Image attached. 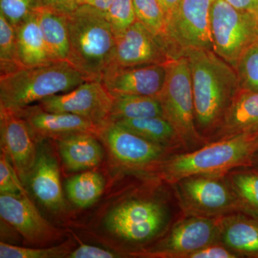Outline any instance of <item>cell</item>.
I'll return each mask as SVG.
<instances>
[{
	"label": "cell",
	"mask_w": 258,
	"mask_h": 258,
	"mask_svg": "<svg viewBox=\"0 0 258 258\" xmlns=\"http://www.w3.org/2000/svg\"><path fill=\"white\" fill-rule=\"evenodd\" d=\"M183 55L191 72L195 125L208 143L240 89L238 77L235 69L213 50L193 49Z\"/></svg>",
	"instance_id": "1"
},
{
	"label": "cell",
	"mask_w": 258,
	"mask_h": 258,
	"mask_svg": "<svg viewBox=\"0 0 258 258\" xmlns=\"http://www.w3.org/2000/svg\"><path fill=\"white\" fill-rule=\"evenodd\" d=\"M258 147V132L244 133L213 141L196 150L166 157L155 166L157 174L169 184L199 174H223L252 166V157Z\"/></svg>",
	"instance_id": "2"
},
{
	"label": "cell",
	"mask_w": 258,
	"mask_h": 258,
	"mask_svg": "<svg viewBox=\"0 0 258 258\" xmlns=\"http://www.w3.org/2000/svg\"><path fill=\"white\" fill-rule=\"evenodd\" d=\"M70 40L68 62L86 81H101L113 62L115 36L106 13L88 5H80L67 15Z\"/></svg>",
	"instance_id": "3"
},
{
	"label": "cell",
	"mask_w": 258,
	"mask_h": 258,
	"mask_svg": "<svg viewBox=\"0 0 258 258\" xmlns=\"http://www.w3.org/2000/svg\"><path fill=\"white\" fill-rule=\"evenodd\" d=\"M85 81L68 61L23 68L0 77V108L18 111L46 97L69 92Z\"/></svg>",
	"instance_id": "4"
},
{
	"label": "cell",
	"mask_w": 258,
	"mask_h": 258,
	"mask_svg": "<svg viewBox=\"0 0 258 258\" xmlns=\"http://www.w3.org/2000/svg\"><path fill=\"white\" fill-rule=\"evenodd\" d=\"M165 83L159 96L164 118L174 127L185 152L196 150L207 143L195 125L191 72L184 55L166 63Z\"/></svg>",
	"instance_id": "5"
},
{
	"label": "cell",
	"mask_w": 258,
	"mask_h": 258,
	"mask_svg": "<svg viewBox=\"0 0 258 258\" xmlns=\"http://www.w3.org/2000/svg\"><path fill=\"white\" fill-rule=\"evenodd\" d=\"M172 185L186 216L213 218L242 212L226 174L190 176Z\"/></svg>",
	"instance_id": "6"
},
{
	"label": "cell",
	"mask_w": 258,
	"mask_h": 258,
	"mask_svg": "<svg viewBox=\"0 0 258 258\" xmlns=\"http://www.w3.org/2000/svg\"><path fill=\"white\" fill-rule=\"evenodd\" d=\"M214 0H181L174 13L166 19L161 41L171 58L186 51L207 49L214 51L210 12Z\"/></svg>",
	"instance_id": "7"
},
{
	"label": "cell",
	"mask_w": 258,
	"mask_h": 258,
	"mask_svg": "<svg viewBox=\"0 0 258 258\" xmlns=\"http://www.w3.org/2000/svg\"><path fill=\"white\" fill-rule=\"evenodd\" d=\"M210 29L214 52L234 69L246 49L258 40L255 14L235 9L225 0H214Z\"/></svg>",
	"instance_id": "8"
},
{
	"label": "cell",
	"mask_w": 258,
	"mask_h": 258,
	"mask_svg": "<svg viewBox=\"0 0 258 258\" xmlns=\"http://www.w3.org/2000/svg\"><path fill=\"white\" fill-rule=\"evenodd\" d=\"M167 212L154 200H130L120 204L106 216L105 224L112 234L132 242H142L157 236L165 227Z\"/></svg>",
	"instance_id": "9"
},
{
	"label": "cell",
	"mask_w": 258,
	"mask_h": 258,
	"mask_svg": "<svg viewBox=\"0 0 258 258\" xmlns=\"http://www.w3.org/2000/svg\"><path fill=\"white\" fill-rule=\"evenodd\" d=\"M113 100L101 81H86L69 92L46 97L37 104L46 111L79 115L101 130L111 122Z\"/></svg>",
	"instance_id": "10"
},
{
	"label": "cell",
	"mask_w": 258,
	"mask_h": 258,
	"mask_svg": "<svg viewBox=\"0 0 258 258\" xmlns=\"http://www.w3.org/2000/svg\"><path fill=\"white\" fill-rule=\"evenodd\" d=\"M220 243V217L188 216L176 223L152 257L186 258L191 252Z\"/></svg>",
	"instance_id": "11"
},
{
	"label": "cell",
	"mask_w": 258,
	"mask_h": 258,
	"mask_svg": "<svg viewBox=\"0 0 258 258\" xmlns=\"http://www.w3.org/2000/svg\"><path fill=\"white\" fill-rule=\"evenodd\" d=\"M98 135L115 160L132 169L152 168L167 157L166 155L171 150L139 137L113 122L103 126Z\"/></svg>",
	"instance_id": "12"
},
{
	"label": "cell",
	"mask_w": 258,
	"mask_h": 258,
	"mask_svg": "<svg viewBox=\"0 0 258 258\" xmlns=\"http://www.w3.org/2000/svg\"><path fill=\"white\" fill-rule=\"evenodd\" d=\"M0 215L30 243L45 245L62 237V231L42 216L28 195L0 194Z\"/></svg>",
	"instance_id": "13"
},
{
	"label": "cell",
	"mask_w": 258,
	"mask_h": 258,
	"mask_svg": "<svg viewBox=\"0 0 258 258\" xmlns=\"http://www.w3.org/2000/svg\"><path fill=\"white\" fill-rule=\"evenodd\" d=\"M38 139L28 123L15 112L0 108V144L25 185L36 159Z\"/></svg>",
	"instance_id": "14"
},
{
	"label": "cell",
	"mask_w": 258,
	"mask_h": 258,
	"mask_svg": "<svg viewBox=\"0 0 258 258\" xmlns=\"http://www.w3.org/2000/svg\"><path fill=\"white\" fill-rule=\"evenodd\" d=\"M171 59L161 39L138 20L115 37V55L111 64L134 67L164 64Z\"/></svg>",
	"instance_id": "15"
},
{
	"label": "cell",
	"mask_w": 258,
	"mask_h": 258,
	"mask_svg": "<svg viewBox=\"0 0 258 258\" xmlns=\"http://www.w3.org/2000/svg\"><path fill=\"white\" fill-rule=\"evenodd\" d=\"M166 76V63L121 67L111 64L101 82L112 96L120 95L159 96Z\"/></svg>",
	"instance_id": "16"
},
{
	"label": "cell",
	"mask_w": 258,
	"mask_h": 258,
	"mask_svg": "<svg viewBox=\"0 0 258 258\" xmlns=\"http://www.w3.org/2000/svg\"><path fill=\"white\" fill-rule=\"evenodd\" d=\"M49 139L39 141L35 164L27 177V184L35 198L50 211L64 207L58 161Z\"/></svg>",
	"instance_id": "17"
},
{
	"label": "cell",
	"mask_w": 258,
	"mask_h": 258,
	"mask_svg": "<svg viewBox=\"0 0 258 258\" xmlns=\"http://www.w3.org/2000/svg\"><path fill=\"white\" fill-rule=\"evenodd\" d=\"M30 125L38 141L55 139L71 134L91 133L98 135L100 128L79 115L45 111L38 104L14 111Z\"/></svg>",
	"instance_id": "18"
},
{
	"label": "cell",
	"mask_w": 258,
	"mask_h": 258,
	"mask_svg": "<svg viewBox=\"0 0 258 258\" xmlns=\"http://www.w3.org/2000/svg\"><path fill=\"white\" fill-rule=\"evenodd\" d=\"M220 243L239 257L258 258V220L242 213L220 217Z\"/></svg>",
	"instance_id": "19"
},
{
	"label": "cell",
	"mask_w": 258,
	"mask_h": 258,
	"mask_svg": "<svg viewBox=\"0 0 258 258\" xmlns=\"http://www.w3.org/2000/svg\"><path fill=\"white\" fill-rule=\"evenodd\" d=\"M258 132V92L240 89L226 111L210 142ZM209 143V142H208Z\"/></svg>",
	"instance_id": "20"
},
{
	"label": "cell",
	"mask_w": 258,
	"mask_h": 258,
	"mask_svg": "<svg viewBox=\"0 0 258 258\" xmlns=\"http://www.w3.org/2000/svg\"><path fill=\"white\" fill-rule=\"evenodd\" d=\"M96 136L78 133L55 139L59 154L68 170L84 171L101 164L104 151Z\"/></svg>",
	"instance_id": "21"
},
{
	"label": "cell",
	"mask_w": 258,
	"mask_h": 258,
	"mask_svg": "<svg viewBox=\"0 0 258 258\" xmlns=\"http://www.w3.org/2000/svg\"><path fill=\"white\" fill-rule=\"evenodd\" d=\"M19 62L23 68L46 66L51 59L40 26L36 11L15 27Z\"/></svg>",
	"instance_id": "22"
},
{
	"label": "cell",
	"mask_w": 258,
	"mask_h": 258,
	"mask_svg": "<svg viewBox=\"0 0 258 258\" xmlns=\"http://www.w3.org/2000/svg\"><path fill=\"white\" fill-rule=\"evenodd\" d=\"M36 14L51 59L54 62L68 61L70 40L67 15L43 6L36 10Z\"/></svg>",
	"instance_id": "23"
},
{
	"label": "cell",
	"mask_w": 258,
	"mask_h": 258,
	"mask_svg": "<svg viewBox=\"0 0 258 258\" xmlns=\"http://www.w3.org/2000/svg\"><path fill=\"white\" fill-rule=\"evenodd\" d=\"M113 123L139 137L169 149H183L174 127L164 117L121 119Z\"/></svg>",
	"instance_id": "24"
},
{
	"label": "cell",
	"mask_w": 258,
	"mask_h": 258,
	"mask_svg": "<svg viewBox=\"0 0 258 258\" xmlns=\"http://www.w3.org/2000/svg\"><path fill=\"white\" fill-rule=\"evenodd\" d=\"M227 181L234 191L242 213L258 220V169L244 166L229 171Z\"/></svg>",
	"instance_id": "25"
},
{
	"label": "cell",
	"mask_w": 258,
	"mask_h": 258,
	"mask_svg": "<svg viewBox=\"0 0 258 258\" xmlns=\"http://www.w3.org/2000/svg\"><path fill=\"white\" fill-rule=\"evenodd\" d=\"M110 121L121 119L164 117L162 107L157 96L120 95L113 97Z\"/></svg>",
	"instance_id": "26"
},
{
	"label": "cell",
	"mask_w": 258,
	"mask_h": 258,
	"mask_svg": "<svg viewBox=\"0 0 258 258\" xmlns=\"http://www.w3.org/2000/svg\"><path fill=\"white\" fill-rule=\"evenodd\" d=\"M103 176L96 171H86L67 180L66 189L68 198L76 206L86 208L99 198L104 189Z\"/></svg>",
	"instance_id": "27"
},
{
	"label": "cell",
	"mask_w": 258,
	"mask_h": 258,
	"mask_svg": "<svg viewBox=\"0 0 258 258\" xmlns=\"http://www.w3.org/2000/svg\"><path fill=\"white\" fill-rule=\"evenodd\" d=\"M22 69L18 60L15 27L0 13V77Z\"/></svg>",
	"instance_id": "28"
},
{
	"label": "cell",
	"mask_w": 258,
	"mask_h": 258,
	"mask_svg": "<svg viewBox=\"0 0 258 258\" xmlns=\"http://www.w3.org/2000/svg\"><path fill=\"white\" fill-rule=\"evenodd\" d=\"M235 69L241 89L258 92V40L246 49Z\"/></svg>",
	"instance_id": "29"
},
{
	"label": "cell",
	"mask_w": 258,
	"mask_h": 258,
	"mask_svg": "<svg viewBox=\"0 0 258 258\" xmlns=\"http://www.w3.org/2000/svg\"><path fill=\"white\" fill-rule=\"evenodd\" d=\"M137 20L156 36L161 37L166 28V17L157 0H133Z\"/></svg>",
	"instance_id": "30"
},
{
	"label": "cell",
	"mask_w": 258,
	"mask_h": 258,
	"mask_svg": "<svg viewBox=\"0 0 258 258\" xmlns=\"http://www.w3.org/2000/svg\"><path fill=\"white\" fill-rule=\"evenodd\" d=\"M72 242H66L60 245L45 248H28L1 242V258H60L68 257L71 252Z\"/></svg>",
	"instance_id": "31"
},
{
	"label": "cell",
	"mask_w": 258,
	"mask_h": 258,
	"mask_svg": "<svg viewBox=\"0 0 258 258\" xmlns=\"http://www.w3.org/2000/svg\"><path fill=\"white\" fill-rule=\"evenodd\" d=\"M105 13L115 37L123 33L137 20L133 0H114Z\"/></svg>",
	"instance_id": "32"
},
{
	"label": "cell",
	"mask_w": 258,
	"mask_h": 258,
	"mask_svg": "<svg viewBox=\"0 0 258 258\" xmlns=\"http://www.w3.org/2000/svg\"><path fill=\"white\" fill-rule=\"evenodd\" d=\"M41 7L42 0H0V13L15 28Z\"/></svg>",
	"instance_id": "33"
},
{
	"label": "cell",
	"mask_w": 258,
	"mask_h": 258,
	"mask_svg": "<svg viewBox=\"0 0 258 258\" xmlns=\"http://www.w3.org/2000/svg\"><path fill=\"white\" fill-rule=\"evenodd\" d=\"M14 166L4 153L0 155V194L28 195Z\"/></svg>",
	"instance_id": "34"
},
{
	"label": "cell",
	"mask_w": 258,
	"mask_h": 258,
	"mask_svg": "<svg viewBox=\"0 0 258 258\" xmlns=\"http://www.w3.org/2000/svg\"><path fill=\"white\" fill-rule=\"evenodd\" d=\"M237 254L231 251L222 243L207 246L203 248L191 252L186 258H235Z\"/></svg>",
	"instance_id": "35"
},
{
	"label": "cell",
	"mask_w": 258,
	"mask_h": 258,
	"mask_svg": "<svg viewBox=\"0 0 258 258\" xmlns=\"http://www.w3.org/2000/svg\"><path fill=\"white\" fill-rule=\"evenodd\" d=\"M118 257L116 254L107 249L96 246L81 244L77 249L71 251L69 258H114Z\"/></svg>",
	"instance_id": "36"
},
{
	"label": "cell",
	"mask_w": 258,
	"mask_h": 258,
	"mask_svg": "<svg viewBox=\"0 0 258 258\" xmlns=\"http://www.w3.org/2000/svg\"><path fill=\"white\" fill-rule=\"evenodd\" d=\"M42 6L62 14L69 15L79 5V0H42Z\"/></svg>",
	"instance_id": "37"
},
{
	"label": "cell",
	"mask_w": 258,
	"mask_h": 258,
	"mask_svg": "<svg viewBox=\"0 0 258 258\" xmlns=\"http://www.w3.org/2000/svg\"><path fill=\"white\" fill-rule=\"evenodd\" d=\"M235 9L255 14L258 0H225Z\"/></svg>",
	"instance_id": "38"
},
{
	"label": "cell",
	"mask_w": 258,
	"mask_h": 258,
	"mask_svg": "<svg viewBox=\"0 0 258 258\" xmlns=\"http://www.w3.org/2000/svg\"><path fill=\"white\" fill-rule=\"evenodd\" d=\"M114 0H79V5H88L106 13Z\"/></svg>",
	"instance_id": "39"
},
{
	"label": "cell",
	"mask_w": 258,
	"mask_h": 258,
	"mask_svg": "<svg viewBox=\"0 0 258 258\" xmlns=\"http://www.w3.org/2000/svg\"><path fill=\"white\" fill-rule=\"evenodd\" d=\"M157 1L165 15L166 21V19L169 18L174 13L181 0H157Z\"/></svg>",
	"instance_id": "40"
},
{
	"label": "cell",
	"mask_w": 258,
	"mask_h": 258,
	"mask_svg": "<svg viewBox=\"0 0 258 258\" xmlns=\"http://www.w3.org/2000/svg\"><path fill=\"white\" fill-rule=\"evenodd\" d=\"M252 166L258 169V147L254 153L253 157H252Z\"/></svg>",
	"instance_id": "41"
},
{
	"label": "cell",
	"mask_w": 258,
	"mask_h": 258,
	"mask_svg": "<svg viewBox=\"0 0 258 258\" xmlns=\"http://www.w3.org/2000/svg\"><path fill=\"white\" fill-rule=\"evenodd\" d=\"M255 16H256V19H257V25H258V6H257V10H256Z\"/></svg>",
	"instance_id": "42"
}]
</instances>
